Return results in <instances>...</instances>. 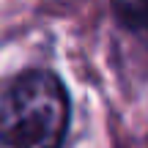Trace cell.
<instances>
[{
  "instance_id": "obj_1",
  "label": "cell",
  "mask_w": 148,
  "mask_h": 148,
  "mask_svg": "<svg viewBox=\"0 0 148 148\" xmlns=\"http://www.w3.org/2000/svg\"><path fill=\"white\" fill-rule=\"evenodd\" d=\"M69 93L52 71L27 69L0 82V148H60Z\"/></svg>"
},
{
  "instance_id": "obj_2",
  "label": "cell",
  "mask_w": 148,
  "mask_h": 148,
  "mask_svg": "<svg viewBox=\"0 0 148 148\" xmlns=\"http://www.w3.org/2000/svg\"><path fill=\"white\" fill-rule=\"evenodd\" d=\"M115 16L148 47V0H112Z\"/></svg>"
}]
</instances>
